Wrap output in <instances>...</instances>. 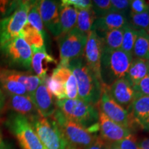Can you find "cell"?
<instances>
[{
    "label": "cell",
    "instance_id": "1",
    "mask_svg": "<svg viewBox=\"0 0 149 149\" xmlns=\"http://www.w3.org/2000/svg\"><path fill=\"white\" fill-rule=\"evenodd\" d=\"M67 67L77 81L78 98L96 107L101 98L104 85L86 64L84 57L70 61Z\"/></svg>",
    "mask_w": 149,
    "mask_h": 149
},
{
    "label": "cell",
    "instance_id": "2",
    "mask_svg": "<svg viewBox=\"0 0 149 149\" xmlns=\"http://www.w3.org/2000/svg\"><path fill=\"white\" fill-rule=\"evenodd\" d=\"M56 106L68 120L73 121L94 133L99 130V112L95 106L79 98L56 100Z\"/></svg>",
    "mask_w": 149,
    "mask_h": 149
},
{
    "label": "cell",
    "instance_id": "3",
    "mask_svg": "<svg viewBox=\"0 0 149 149\" xmlns=\"http://www.w3.org/2000/svg\"><path fill=\"white\" fill-rule=\"evenodd\" d=\"M133 57L122 50H103L100 65V74L103 85L109 87L127 73Z\"/></svg>",
    "mask_w": 149,
    "mask_h": 149
},
{
    "label": "cell",
    "instance_id": "4",
    "mask_svg": "<svg viewBox=\"0 0 149 149\" xmlns=\"http://www.w3.org/2000/svg\"><path fill=\"white\" fill-rule=\"evenodd\" d=\"M51 117L57 123L72 149H84L92 144L98 137L80 124L68 120L57 108Z\"/></svg>",
    "mask_w": 149,
    "mask_h": 149
},
{
    "label": "cell",
    "instance_id": "5",
    "mask_svg": "<svg viewBox=\"0 0 149 149\" xmlns=\"http://www.w3.org/2000/svg\"><path fill=\"white\" fill-rule=\"evenodd\" d=\"M29 120L44 149H72L52 117L44 118L37 115Z\"/></svg>",
    "mask_w": 149,
    "mask_h": 149
},
{
    "label": "cell",
    "instance_id": "6",
    "mask_svg": "<svg viewBox=\"0 0 149 149\" xmlns=\"http://www.w3.org/2000/svg\"><path fill=\"white\" fill-rule=\"evenodd\" d=\"M88 35L77 28L57 38L60 62L59 65L68 66L70 61L84 57Z\"/></svg>",
    "mask_w": 149,
    "mask_h": 149
},
{
    "label": "cell",
    "instance_id": "7",
    "mask_svg": "<svg viewBox=\"0 0 149 149\" xmlns=\"http://www.w3.org/2000/svg\"><path fill=\"white\" fill-rule=\"evenodd\" d=\"M30 6L31 1H17L11 14L0 20V45L19 37L27 22Z\"/></svg>",
    "mask_w": 149,
    "mask_h": 149
},
{
    "label": "cell",
    "instance_id": "8",
    "mask_svg": "<svg viewBox=\"0 0 149 149\" xmlns=\"http://www.w3.org/2000/svg\"><path fill=\"white\" fill-rule=\"evenodd\" d=\"M8 126L22 149H44L27 117L15 115L9 120Z\"/></svg>",
    "mask_w": 149,
    "mask_h": 149
},
{
    "label": "cell",
    "instance_id": "9",
    "mask_svg": "<svg viewBox=\"0 0 149 149\" xmlns=\"http://www.w3.org/2000/svg\"><path fill=\"white\" fill-rule=\"evenodd\" d=\"M6 59L10 65L30 69L32 62V50L21 37H17L0 45Z\"/></svg>",
    "mask_w": 149,
    "mask_h": 149
},
{
    "label": "cell",
    "instance_id": "10",
    "mask_svg": "<svg viewBox=\"0 0 149 149\" xmlns=\"http://www.w3.org/2000/svg\"><path fill=\"white\" fill-rule=\"evenodd\" d=\"M96 107L117 124H120L126 129L132 130L137 125L133 117L128 111L119 105L109 95L106 86H104L102 96Z\"/></svg>",
    "mask_w": 149,
    "mask_h": 149
},
{
    "label": "cell",
    "instance_id": "11",
    "mask_svg": "<svg viewBox=\"0 0 149 149\" xmlns=\"http://www.w3.org/2000/svg\"><path fill=\"white\" fill-rule=\"evenodd\" d=\"M103 52L102 40L96 32L91 31L88 34L86 44L84 57L86 64L91 70L95 74L100 80H101L100 74V65Z\"/></svg>",
    "mask_w": 149,
    "mask_h": 149
},
{
    "label": "cell",
    "instance_id": "12",
    "mask_svg": "<svg viewBox=\"0 0 149 149\" xmlns=\"http://www.w3.org/2000/svg\"><path fill=\"white\" fill-rule=\"evenodd\" d=\"M99 112V130L100 137L104 141L110 144H116L122 140L128 135L132 133L130 130L126 129L114 121L109 118L100 109Z\"/></svg>",
    "mask_w": 149,
    "mask_h": 149
},
{
    "label": "cell",
    "instance_id": "13",
    "mask_svg": "<svg viewBox=\"0 0 149 149\" xmlns=\"http://www.w3.org/2000/svg\"><path fill=\"white\" fill-rule=\"evenodd\" d=\"M106 88L113 100L127 111L137 96L133 86L125 77L117 80Z\"/></svg>",
    "mask_w": 149,
    "mask_h": 149
},
{
    "label": "cell",
    "instance_id": "14",
    "mask_svg": "<svg viewBox=\"0 0 149 149\" xmlns=\"http://www.w3.org/2000/svg\"><path fill=\"white\" fill-rule=\"evenodd\" d=\"M30 98L36 107L41 117L49 118L55 113L57 106L54 102L53 95L46 88L44 81L37 87Z\"/></svg>",
    "mask_w": 149,
    "mask_h": 149
},
{
    "label": "cell",
    "instance_id": "15",
    "mask_svg": "<svg viewBox=\"0 0 149 149\" xmlns=\"http://www.w3.org/2000/svg\"><path fill=\"white\" fill-rule=\"evenodd\" d=\"M59 4L57 1L42 0L38 1V8L43 24L57 36L59 19Z\"/></svg>",
    "mask_w": 149,
    "mask_h": 149
},
{
    "label": "cell",
    "instance_id": "16",
    "mask_svg": "<svg viewBox=\"0 0 149 149\" xmlns=\"http://www.w3.org/2000/svg\"><path fill=\"white\" fill-rule=\"evenodd\" d=\"M4 106L7 109L12 110L17 114L27 117L29 120L40 115L36 107L29 97L6 94Z\"/></svg>",
    "mask_w": 149,
    "mask_h": 149
},
{
    "label": "cell",
    "instance_id": "17",
    "mask_svg": "<svg viewBox=\"0 0 149 149\" xmlns=\"http://www.w3.org/2000/svg\"><path fill=\"white\" fill-rule=\"evenodd\" d=\"M32 50V62L31 67L37 77L44 81L48 76L49 66L51 64H57L56 59L47 53L45 46L41 48H31Z\"/></svg>",
    "mask_w": 149,
    "mask_h": 149
},
{
    "label": "cell",
    "instance_id": "18",
    "mask_svg": "<svg viewBox=\"0 0 149 149\" xmlns=\"http://www.w3.org/2000/svg\"><path fill=\"white\" fill-rule=\"evenodd\" d=\"M0 77L13 80L24 85L29 95V97L36 91L37 87L42 82V80L37 75L29 72L19 71V70L7 69L0 68Z\"/></svg>",
    "mask_w": 149,
    "mask_h": 149
},
{
    "label": "cell",
    "instance_id": "19",
    "mask_svg": "<svg viewBox=\"0 0 149 149\" xmlns=\"http://www.w3.org/2000/svg\"><path fill=\"white\" fill-rule=\"evenodd\" d=\"M137 125L145 130L149 128V96L137 95L128 109Z\"/></svg>",
    "mask_w": 149,
    "mask_h": 149
},
{
    "label": "cell",
    "instance_id": "20",
    "mask_svg": "<svg viewBox=\"0 0 149 149\" xmlns=\"http://www.w3.org/2000/svg\"><path fill=\"white\" fill-rule=\"evenodd\" d=\"M128 24V18L117 13H111L95 20L91 31L97 34L124 28Z\"/></svg>",
    "mask_w": 149,
    "mask_h": 149
},
{
    "label": "cell",
    "instance_id": "21",
    "mask_svg": "<svg viewBox=\"0 0 149 149\" xmlns=\"http://www.w3.org/2000/svg\"><path fill=\"white\" fill-rule=\"evenodd\" d=\"M77 9L72 6H63L59 4V19L56 36L57 38L73 29L77 23Z\"/></svg>",
    "mask_w": 149,
    "mask_h": 149
},
{
    "label": "cell",
    "instance_id": "22",
    "mask_svg": "<svg viewBox=\"0 0 149 149\" xmlns=\"http://www.w3.org/2000/svg\"><path fill=\"white\" fill-rule=\"evenodd\" d=\"M149 71V61L133 58L125 77L133 86H135Z\"/></svg>",
    "mask_w": 149,
    "mask_h": 149
},
{
    "label": "cell",
    "instance_id": "23",
    "mask_svg": "<svg viewBox=\"0 0 149 149\" xmlns=\"http://www.w3.org/2000/svg\"><path fill=\"white\" fill-rule=\"evenodd\" d=\"M102 40L103 50L115 51L121 49L122 44L124 28L97 34Z\"/></svg>",
    "mask_w": 149,
    "mask_h": 149
},
{
    "label": "cell",
    "instance_id": "24",
    "mask_svg": "<svg viewBox=\"0 0 149 149\" xmlns=\"http://www.w3.org/2000/svg\"><path fill=\"white\" fill-rule=\"evenodd\" d=\"M133 57L149 61V38L146 31H138L134 44Z\"/></svg>",
    "mask_w": 149,
    "mask_h": 149
},
{
    "label": "cell",
    "instance_id": "25",
    "mask_svg": "<svg viewBox=\"0 0 149 149\" xmlns=\"http://www.w3.org/2000/svg\"><path fill=\"white\" fill-rule=\"evenodd\" d=\"M97 19L92 7L77 10V18L75 28L84 34L88 35L91 31L95 20Z\"/></svg>",
    "mask_w": 149,
    "mask_h": 149
},
{
    "label": "cell",
    "instance_id": "26",
    "mask_svg": "<svg viewBox=\"0 0 149 149\" xmlns=\"http://www.w3.org/2000/svg\"><path fill=\"white\" fill-rule=\"evenodd\" d=\"M19 37H22L31 48H41L45 46L44 35L27 22L20 32Z\"/></svg>",
    "mask_w": 149,
    "mask_h": 149
},
{
    "label": "cell",
    "instance_id": "27",
    "mask_svg": "<svg viewBox=\"0 0 149 149\" xmlns=\"http://www.w3.org/2000/svg\"><path fill=\"white\" fill-rule=\"evenodd\" d=\"M0 86L6 94L29 97L26 89L22 84L6 78L0 77Z\"/></svg>",
    "mask_w": 149,
    "mask_h": 149
},
{
    "label": "cell",
    "instance_id": "28",
    "mask_svg": "<svg viewBox=\"0 0 149 149\" xmlns=\"http://www.w3.org/2000/svg\"><path fill=\"white\" fill-rule=\"evenodd\" d=\"M27 23L34 27L39 32L44 35V24L38 8V1H31V6L27 17Z\"/></svg>",
    "mask_w": 149,
    "mask_h": 149
},
{
    "label": "cell",
    "instance_id": "29",
    "mask_svg": "<svg viewBox=\"0 0 149 149\" xmlns=\"http://www.w3.org/2000/svg\"><path fill=\"white\" fill-rule=\"evenodd\" d=\"M44 83L48 91L57 100L66 99V93H65V84L64 83L51 76L50 77L48 76L44 80Z\"/></svg>",
    "mask_w": 149,
    "mask_h": 149
},
{
    "label": "cell",
    "instance_id": "30",
    "mask_svg": "<svg viewBox=\"0 0 149 149\" xmlns=\"http://www.w3.org/2000/svg\"><path fill=\"white\" fill-rule=\"evenodd\" d=\"M138 31L135 30L128 24L124 27V35L121 50L126 53L133 55V50Z\"/></svg>",
    "mask_w": 149,
    "mask_h": 149
},
{
    "label": "cell",
    "instance_id": "31",
    "mask_svg": "<svg viewBox=\"0 0 149 149\" xmlns=\"http://www.w3.org/2000/svg\"><path fill=\"white\" fill-rule=\"evenodd\" d=\"M128 23L137 31H147L149 25V10L139 14L130 13L128 17Z\"/></svg>",
    "mask_w": 149,
    "mask_h": 149
},
{
    "label": "cell",
    "instance_id": "32",
    "mask_svg": "<svg viewBox=\"0 0 149 149\" xmlns=\"http://www.w3.org/2000/svg\"><path fill=\"white\" fill-rule=\"evenodd\" d=\"M130 0H111V12L128 18L130 14Z\"/></svg>",
    "mask_w": 149,
    "mask_h": 149
},
{
    "label": "cell",
    "instance_id": "33",
    "mask_svg": "<svg viewBox=\"0 0 149 149\" xmlns=\"http://www.w3.org/2000/svg\"><path fill=\"white\" fill-rule=\"evenodd\" d=\"M92 1V9L96 17H102L111 13L110 0H94Z\"/></svg>",
    "mask_w": 149,
    "mask_h": 149
},
{
    "label": "cell",
    "instance_id": "34",
    "mask_svg": "<svg viewBox=\"0 0 149 149\" xmlns=\"http://www.w3.org/2000/svg\"><path fill=\"white\" fill-rule=\"evenodd\" d=\"M65 93L66 99L74 100L78 98L77 81L73 74L70 76L65 83Z\"/></svg>",
    "mask_w": 149,
    "mask_h": 149
},
{
    "label": "cell",
    "instance_id": "35",
    "mask_svg": "<svg viewBox=\"0 0 149 149\" xmlns=\"http://www.w3.org/2000/svg\"><path fill=\"white\" fill-rule=\"evenodd\" d=\"M137 141L135 136L130 133L122 140L116 143V145L120 149H141Z\"/></svg>",
    "mask_w": 149,
    "mask_h": 149
},
{
    "label": "cell",
    "instance_id": "36",
    "mask_svg": "<svg viewBox=\"0 0 149 149\" xmlns=\"http://www.w3.org/2000/svg\"><path fill=\"white\" fill-rule=\"evenodd\" d=\"M60 5L63 6H72L77 10L92 7V1L89 0H62Z\"/></svg>",
    "mask_w": 149,
    "mask_h": 149
},
{
    "label": "cell",
    "instance_id": "37",
    "mask_svg": "<svg viewBox=\"0 0 149 149\" xmlns=\"http://www.w3.org/2000/svg\"><path fill=\"white\" fill-rule=\"evenodd\" d=\"M137 95L149 96V71L145 77L133 86Z\"/></svg>",
    "mask_w": 149,
    "mask_h": 149
},
{
    "label": "cell",
    "instance_id": "38",
    "mask_svg": "<svg viewBox=\"0 0 149 149\" xmlns=\"http://www.w3.org/2000/svg\"><path fill=\"white\" fill-rule=\"evenodd\" d=\"M149 10V3L144 0H133L130 1V13L139 14Z\"/></svg>",
    "mask_w": 149,
    "mask_h": 149
},
{
    "label": "cell",
    "instance_id": "39",
    "mask_svg": "<svg viewBox=\"0 0 149 149\" xmlns=\"http://www.w3.org/2000/svg\"><path fill=\"white\" fill-rule=\"evenodd\" d=\"M84 149H108V143L102 139L100 136L97 137L95 141L92 144L87 146Z\"/></svg>",
    "mask_w": 149,
    "mask_h": 149
},
{
    "label": "cell",
    "instance_id": "40",
    "mask_svg": "<svg viewBox=\"0 0 149 149\" xmlns=\"http://www.w3.org/2000/svg\"><path fill=\"white\" fill-rule=\"evenodd\" d=\"M138 145L141 149H149V138L144 137L138 141Z\"/></svg>",
    "mask_w": 149,
    "mask_h": 149
},
{
    "label": "cell",
    "instance_id": "41",
    "mask_svg": "<svg viewBox=\"0 0 149 149\" xmlns=\"http://www.w3.org/2000/svg\"><path fill=\"white\" fill-rule=\"evenodd\" d=\"M5 100L6 97L4 94H3L2 90L0 88V111H1V109H2V108H3V107H4Z\"/></svg>",
    "mask_w": 149,
    "mask_h": 149
},
{
    "label": "cell",
    "instance_id": "42",
    "mask_svg": "<svg viewBox=\"0 0 149 149\" xmlns=\"http://www.w3.org/2000/svg\"><path fill=\"white\" fill-rule=\"evenodd\" d=\"M108 149H120L116 144H110L108 143Z\"/></svg>",
    "mask_w": 149,
    "mask_h": 149
},
{
    "label": "cell",
    "instance_id": "43",
    "mask_svg": "<svg viewBox=\"0 0 149 149\" xmlns=\"http://www.w3.org/2000/svg\"><path fill=\"white\" fill-rule=\"evenodd\" d=\"M0 149H8L3 143V141L1 140V137H0Z\"/></svg>",
    "mask_w": 149,
    "mask_h": 149
},
{
    "label": "cell",
    "instance_id": "44",
    "mask_svg": "<svg viewBox=\"0 0 149 149\" xmlns=\"http://www.w3.org/2000/svg\"><path fill=\"white\" fill-rule=\"evenodd\" d=\"M146 32H147V33H148V34H149V25H148V29H147V31H146Z\"/></svg>",
    "mask_w": 149,
    "mask_h": 149
},
{
    "label": "cell",
    "instance_id": "45",
    "mask_svg": "<svg viewBox=\"0 0 149 149\" xmlns=\"http://www.w3.org/2000/svg\"><path fill=\"white\" fill-rule=\"evenodd\" d=\"M148 38H149V34H148Z\"/></svg>",
    "mask_w": 149,
    "mask_h": 149
},
{
    "label": "cell",
    "instance_id": "46",
    "mask_svg": "<svg viewBox=\"0 0 149 149\" xmlns=\"http://www.w3.org/2000/svg\"><path fill=\"white\" fill-rule=\"evenodd\" d=\"M148 130H149V128H148Z\"/></svg>",
    "mask_w": 149,
    "mask_h": 149
}]
</instances>
